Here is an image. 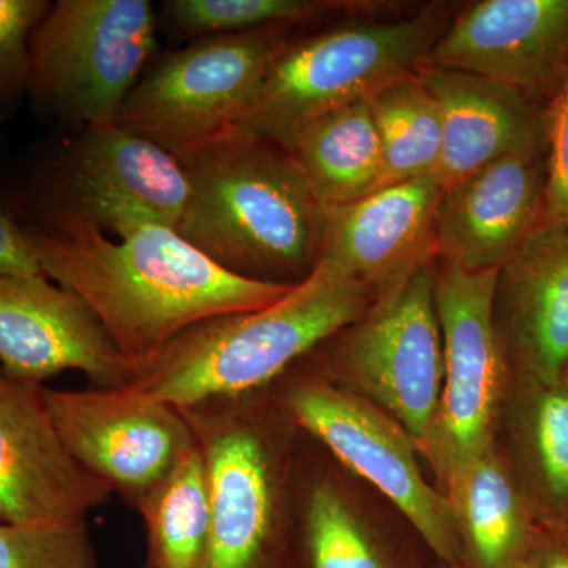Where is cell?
Listing matches in <instances>:
<instances>
[{
    "label": "cell",
    "instance_id": "cell-1",
    "mask_svg": "<svg viewBox=\"0 0 568 568\" xmlns=\"http://www.w3.org/2000/svg\"><path fill=\"white\" fill-rule=\"evenodd\" d=\"M22 230L41 272L80 295L134 365L201 321L264 308L294 287L230 274L164 224L115 239L71 219Z\"/></svg>",
    "mask_w": 568,
    "mask_h": 568
},
{
    "label": "cell",
    "instance_id": "cell-2",
    "mask_svg": "<svg viewBox=\"0 0 568 568\" xmlns=\"http://www.w3.org/2000/svg\"><path fill=\"white\" fill-rule=\"evenodd\" d=\"M190 196L178 233L230 274L297 286L323 253L327 207L293 153L231 129L178 155Z\"/></svg>",
    "mask_w": 568,
    "mask_h": 568
},
{
    "label": "cell",
    "instance_id": "cell-3",
    "mask_svg": "<svg viewBox=\"0 0 568 568\" xmlns=\"http://www.w3.org/2000/svg\"><path fill=\"white\" fill-rule=\"evenodd\" d=\"M373 301L368 291L321 261L305 282L274 304L186 328L134 365L129 388L179 409L260 390L357 320Z\"/></svg>",
    "mask_w": 568,
    "mask_h": 568
},
{
    "label": "cell",
    "instance_id": "cell-4",
    "mask_svg": "<svg viewBox=\"0 0 568 568\" xmlns=\"http://www.w3.org/2000/svg\"><path fill=\"white\" fill-rule=\"evenodd\" d=\"M181 410L207 476L205 568H295L294 480L302 432L274 387Z\"/></svg>",
    "mask_w": 568,
    "mask_h": 568
},
{
    "label": "cell",
    "instance_id": "cell-5",
    "mask_svg": "<svg viewBox=\"0 0 568 568\" xmlns=\"http://www.w3.org/2000/svg\"><path fill=\"white\" fill-rule=\"evenodd\" d=\"M454 20L433 6L402 20L345 22L294 37L234 129L290 151L308 123L414 73Z\"/></svg>",
    "mask_w": 568,
    "mask_h": 568
},
{
    "label": "cell",
    "instance_id": "cell-6",
    "mask_svg": "<svg viewBox=\"0 0 568 568\" xmlns=\"http://www.w3.org/2000/svg\"><path fill=\"white\" fill-rule=\"evenodd\" d=\"M10 193L21 226L71 219L115 235L145 222L178 231L190 185L178 156L111 122L36 160Z\"/></svg>",
    "mask_w": 568,
    "mask_h": 568
},
{
    "label": "cell",
    "instance_id": "cell-7",
    "mask_svg": "<svg viewBox=\"0 0 568 568\" xmlns=\"http://www.w3.org/2000/svg\"><path fill=\"white\" fill-rule=\"evenodd\" d=\"M435 263L379 295L357 320L301 358L325 383L366 399L405 426L418 455L443 394Z\"/></svg>",
    "mask_w": 568,
    "mask_h": 568
},
{
    "label": "cell",
    "instance_id": "cell-8",
    "mask_svg": "<svg viewBox=\"0 0 568 568\" xmlns=\"http://www.w3.org/2000/svg\"><path fill=\"white\" fill-rule=\"evenodd\" d=\"M297 428L406 515L446 568H466L447 497L425 476L416 440L366 399L325 383L302 361L272 384Z\"/></svg>",
    "mask_w": 568,
    "mask_h": 568
},
{
    "label": "cell",
    "instance_id": "cell-9",
    "mask_svg": "<svg viewBox=\"0 0 568 568\" xmlns=\"http://www.w3.org/2000/svg\"><path fill=\"white\" fill-rule=\"evenodd\" d=\"M153 48L149 0H58L32 36L29 97L67 125L114 122Z\"/></svg>",
    "mask_w": 568,
    "mask_h": 568
},
{
    "label": "cell",
    "instance_id": "cell-10",
    "mask_svg": "<svg viewBox=\"0 0 568 568\" xmlns=\"http://www.w3.org/2000/svg\"><path fill=\"white\" fill-rule=\"evenodd\" d=\"M295 28L197 39L136 82L114 123L175 156L234 129Z\"/></svg>",
    "mask_w": 568,
    "mask_h": 568
},
{
    "label": "cell",
    "instance_id": "cell-11",
    "mask_svg": "<svg viewBox=\"0 0 568 568\" xmlns=\"http://www.w3.org/2000/svg\"><path fill=\"white\" fill-rule=\"evenodd\" d=\"M496 272L466 271L443 260L435 263L444 379L420 458L439 491L455 470L495 444L514 381L493 324Z\"/></svg>",
    "mask_w": 568,
    "mask_h": 568
},
{
    "label": "cell",
    "instance_id": "cell-12",
    "mask_svg": "<svg viewBox=\"0 0 568 568\" xmlns=\"http://www.w3.org/2000/svg\"><path fill=\"white\" fill-rule=\"evenodd\" d=\"M294 517L295 568H446L399 508L304 433Z\"/></svg>",
    "mask_w": 568,
    "mask_h": 568
},
{
    "label": "cell",
    "instance_id": "cell-13",
    "mask_svg": "<svg viewBox=\"0 0 568 568\" xmlns=\"http://www.w3.org/2000/svg\"><path fill=\"white\" fill-rule=\"evenodd\" d=\"M41 398L71 457L134 510L196 446L179 407L129 387H41Z\"/></svg>",
    "mask_w": 568,
    "mask_h": 568
},
{
    "label": "cell",
    "instance_id": "cell-14",
    "mask_svg": "<svg viewBox=\"0 0 568 568\" xmlns=\"http://www.w3.org/2000/svg\"><path fill=\"white\" fill-rule=\"evenodd\" d=\"M91 387L132 386L134 364L88 304L47 275L0 276V375L43 387L63 372Z\"/></svg>",
    "mask_w": 568,
    "mask_h": 568
},
{
    "label": "cell",
    "instance_id": "cell-15",
    "mask_svg": "<svg viewBox=\"0 0 568 568\" xmlns=\"http://www.w3.org/2000/svg\"><path fill=\"white\" fill-rule=\"evenodd\" d=\"M111 496L71 457L48 416L41 387L0 375V523L77 525Z\"/></svg>",
    "mask_w": 568,
    "mask_h": 568
},
{
    "label": "cell",
    "instance_id": "cell-16",
    "mask_svg": "<svg viewBox=\"0 0 568 568\" xmlns=\"http://www.w3.org/2000/svg\"><path fill=\"white\" fill-rule=\"evenodd\" d=\"M424 65L477 74L547 104L568 71V0L470 3Z\"/></svg>",
    "mask_w": 568,
    "mask_h": 568
},
{
    "label": "cell",
    "instance_id": "cell-17",
    "mask_svg": "<svg viewBox=\"0 0 568 568\" xmlns=\"http://www.w3.org/2000/svg\"><path fill=\"white\" fill-rule=\"evenodd\" d=\"M443 193L436 175H426L383 186L355 203L327 207L321 261L375 298L395 290L437 260V207Z\"/></svg>",
    "mask_w": 568,
    "mask_h": 568
},
{
    "label": "cell",
    "instance_id": "cell-18",
    "mask_svg": "<svg viewBox=\"0 0 568 568\" xmlns=\"http://www.w3.org/2000/svg\"><path fill=\"white\" fill-rule=\"evenodd\" d=\"M547 148L478 168L444 189L437 207V260L497 271L545 220Z\"/></svg>",
    "mask_w": 568,
    "mask_h": 568
},
{
    "label": "cell",
    "instance_id": "cell-19",
    "mask_svg": "<svg viewBox=\"0 0 568 568\" xmlns=\"http://www.w3.org/2000/svg\"><path fill=\"white\" fill-rule=\"evenodd\" d=\"M493 324L515 383H558L568 368V226L541 222L497 268Z\"/></svg>",
    "mask_w": 568,
    "mask_h": 568
},
{
    "label": "cell",
    "instance_id": "cell-20",
    "mask_svg": "<svg viewBox=\"0 0 568 568\" xmlns=\"http://www.w3.org/2000/svg\"><path fill=\"white\" fill-rule=\"evenodd\" d=\"M443 121L437 181L444 189L508 153L547 148L545 104L500 82L466 71L422 65Z\"/></svg>",
    "mask_w": 568,
    "mask_h": 568
},
{
    "label": "cell",
    "instance_id": "cell-21",
    "mask_svg": "<svg viewBox=\"0 0 568 568\" xmlns=\"http://www.w3.org/2000/svg\"><path fill=\"white\" fill-rule=\"evenodd\" d=\"M495 443L537 521L568 518V383L511 381Z\"/></svg>",
    "mask_w": 568,
    "mask_h": 568
},
{
    "label": "cell",
    "instance_id": "cell-22",
    "mask_svg": "<svg viewBox=\"0 0 568 568\" xmlns=\"http://www.w3.org/2000/svg\"><path fill=\"white\" fill-rule=\"evenodd\" d=\"M440 491L466 568H515L528 558L537 518L496 443L455 470Z\"/></svg>",
    "mask_w": 568,
    "mask_h": 568
},
{
    "label": "cell",
    "instance_id": "cell-23",
    "mask_svg": "<svg viewBox=\"0 0 568 568\" xmlns=\"http://www.w3.org/2000/svg\"><path fill=\"white\" fill-rule=\"evenodd\" d=\"M317 200L339 207L386 186L383 151L368 100L324 114L290 148Z\"/></svg>",
    "mask_w": 568,
    "mask_h": 568
},
{
    "label": "cell",
    "instance_id": "cell-24",
    "mask_svg": "<svg viewBox=\"0 0 568 568\" xmlns=\"http://www.w3.org/2000/svg\"><path fill=\"white\" fill-rule=\"evenodd\" d=\"M144 521V568H205L211 503L200 450L186 452L136 507Z\"/></svg>",
    "mask_w": 568,
    "mask_h": 568
},
{
    "label": "cell",
    "instance_id": "cell-25",
    "mask_svg": "<svg viewBox=\"0 0 568 568\" xmlns=\"http://www.w3.org/2000/svg\"><path fill=\"white\" fill-rule=\"evenodd\" d=\"M383 151L386 186L435 175L443 155V121L417 71L368 99Z\"/></svg>",
    "mask_w": 568,
    "mask_h": 568
},
{
    "label": "cell",
    "instance_id": "cell-26",
    "mask_svg": "<svg viewBox=\"0 0 568 568\" xmlns=\"http://www.w3.org/2000/svg\"><path fill=\"white\" fill-rule=\"evenodd\" d=\"M163 9L175 31L204 39L272 24L298 28L353 7L320 0H170Z\"/></svg>",
    "mask_w": 568,
    "mask_h": 568
},
{
    "label": "cell",
    "instance_id": "cell-27",
    "mask_svg": "<svg viewBox=\"0 0 568 568\" xmlns=\"http://www.w3.org/2000/svg\"><path fill=\"white\" fill-rule=\"evenodd\" d=\"M88 521L65 526L0 523V568H97Z\"/></svg>",
    "mask_w": 568,
    "mask_h": 568
},
{
    "label": "cell",
    "instance_id": "cell-28",
    "mask_svg": "<svg viewBox=\"0 0 568 568\" xmlns=\"http://www.w3.org/2000/svg\"><path fill=\"white\" fill-rule=\"evenodd\" d=\"M51 6L48 0H0V121L29 95L31 40Z\"/></svg>",
    "mask_w": 568,
    "mask_h": 568
},
{
    "label": "cell",
    "instance_id": "cell-29",
    "mask_svg": "<svg viewBox=\"0 0 568 568\" xmlns=\"http://www.w3.org/2000/svg\"><path fill=\"white\" fill-rule=\"evenodd\" d=\"M547 134V194L545 222L568 226V71L545 104Z\"/></svg>",
    "mask_w": 568,
    "mask_h": 568
},
{
    "label": "cell",
    "instance_id": "cell-30",
    "mask_svg": "<svg viewBox=\"0 0 568 568\" xmlns=\"http://www.w3.org/2000/svg\"><path fill=\"white\" fill-rule=\"evenodd\" d=\"M36 274L43 272L14 213L10 190L0 185V276Z\"/></svg>",
    "mask_w": 568,
    "mask_h": 568
},
{
    "label": "cell",
    "instance_id": "cell-31",
    "mask_svg": "<svg viewBox=\"0 0 568 568\" xmlns=\"http://www.w3.org/2000/svg\"><path fill=\"white\" fill-rule=\"evenodd\" d=\"M526 559L532 568H568V518L537 521Z\"/></svg>",
    "mask_w": 568,
    "mask_h": 568
},
{
    "label": "cell",
    "instance_id": "cell-32",
    "mask_svg": "<svg viewBox=\"0 0 568 568\" xmlns=\"http://www.w3.org/2000/svg\"><path fill=\"white\" fill-rule=\"evenodd\" d=\"M515 568H532V567H530L528 559H526L525 562L519 564V566L515 567Z\"/></svg>",
    "mask_w": 568,
    "mask_h": 568
},
{
    "label": "cell",
    "instance_id": "cell-33",
    "mask_svg": "<svg viewBox=\"0 0 568 568\" xmlns=\"http://www.w3.org/2000/svg\"><path fill=\"white\" fill-rule=\"evenodd\" d=\"M562 381H566V383H568V368H567L566 375H564V377H562Z\"/></svg>",
    "mask_w": 568,
    "mask_h": 568
},
{
    "label": "cell",
    "instance_id": "cell-34",
    "mask_svg": "<svg viewBox=\"0 0 568 568\" xmlns=\"http://www.w3.org/2000/svg\"><path fill=\"white\" fill-rule=\"evenodd\" d=\"M97 568H99V567H97Z\"/></svg>",
    "mask_w": 568,
    "mask_h": 568
}]
</instances>
